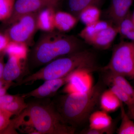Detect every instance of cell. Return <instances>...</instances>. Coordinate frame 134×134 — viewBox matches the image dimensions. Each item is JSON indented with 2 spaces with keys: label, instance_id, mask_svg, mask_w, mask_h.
<instances>
[{
  "label": "cell",
  "instance_id": "1",
  "mask_svg": "<svg viewBox=\"0 0 134 134\" xmlns=\"http://www.w3.org/2000/svg\"><path fill=\"white\" fill-rule=\"evenodd\" d=\"M36 100L27 103L26 108L20 114L28 120L15 119L17 127L25 126V130L33 134H72L76 129L64 121L52 100Z\"/></svg>",
  "mask_w": 134,
  "mask_h": 134
},
{
  "label": "cell",
  "instance_id": "2",
  "mask_svg": "<svg viewBox=\"0 0 134 134\" xmlns=\"http://www.w3.org/2000/svg\"><path fill=\"white\" fill-rule=\"evenodd\" d=\"M105 83L99 81L83 93L66 94L52 100L53 104L68 125L75 128L89 119L99 103Z\"/></svg>",
  "mask_w": 134,
  "mask_h": 134
},
{
  "label": "cell",
  "instance_id": "3",
  "mask_svg": "<svg viewBox=\"0 0 134 134\" xmlns=\"http://www.w3.org/2000/svg\"><path fill=\"white\" fill-rule=\"evenodd\" d=\"M81 40L74 36L53 31L44 32L29 52L28 67L34 69L58 58L82 50Z\"/></svg>",
  "mask_w": 134,
  "mask_h": 134
},
{
  "label": "cell",
  "instance_id": "4",
  "mask_svg": "<svg viewBox=\"0 0 134 134\" xmlns=\"http://www.w3.org/2000/svg\"><path fill=\"white\" fill-rule=\"evenodd\" d=\"M82 68L89 69L94 71L98 69L95 55L88 50H82L54 60L38 71L18 81L14 85L31 84L40 80L46 81L61 78L76 70Z\"/></svg>",
  "mask_w": 134,
  "mask_h": 134
},
{
  "label": "cell",
  "instance_id": "5",
  "mask_svg": "<svg viewBox=\"0 0 134 134\" xmlns=\"http://www.w3.org/2000/svg\"><path fill=\"white\" fill-rule=\"evenodd\" d=\"M134 79V41H121L113 50L110 62L102 69Z\"/></svg>",
  "mask_w": 134,
  "mask_h": 134
},
{
  "label": "cell",
  "instance_id": "6",
  "mask_svg": "<svg viewBox=\"0 0 134 134\" xmlns=\"http://www.w3.org/2000/svg\"><path fill=\"white\" fill-rule=\"evenodd\" d=\"M37 13L23 16L10 25L5 33L8 36L10 41L25 43L28 45L38 30Z\"/></svg>",
  "mask_w": 134,
  "mask_h": 134
},
{
  "label": "cell",
  "instance_id": "7",
  "mask_svg": "<svg viewBox=\"0 0 134 134\" xmlns=\"http://www.w3.org/2000/svg\"><path fill=\"white\" fill-rule=\"evenodd\" d=\"M92 70L82 68L72 72L68 81L65 85L62 92L65 94L83 93L93 86Z\"/></svg>",
  "mask_w": 134,
  "mask_h": 134
},
{
  "label": "cell",
  "instance_id": "8",
  "mask_svg": "<svg viewBox=\"0 0 134 134\" xmlns=\"http://www.w3.org/2000/svg\"><path fill=\"white\" fill-rule=\"evenodd\" d=\"M70 74L61 78L44 81V82L38 88L23 93L21 96L25 99L31 97L38 99L50 98L55 96L60 88L68 82Z\"/></svg>",
  "mask_w": 134,
  "mask_h": 134
},
{
  "label": "cell",
  "instance_id": "9",
  "mask_svg": "<svg viewBox=\"0 0 134 134\" xmlns=\"http://www.w3.org/2000/svg\"><path fill=\"white\" fill-rule=\"evenodd\" d=\"M49 6H50L43 0H15L12 15L5 23L11 25L23 16L37 13Z\"/></svg>",
  "mask_w": 134,
  "mask_h": 134
},
{
  "label": "cell",
  "instance_id": "10",
  "mask_svg": "<svg viewBox=\"0 0 134 134\" xmlns=\"http://www.w3.org/2000/svg\"><path fill=\"white\" fill-rule=\"evenodd\" d=\"M7 63L4 65L3 78L8 81L13 82L15 80L18 81L23 78L26 74L28 63L27 60H23L13 56L8 57Z\"/></svg>",
  "mask_w": 134,
  "mask_h": 134
},
{
  "label": "cell",
  "instance_id": "11",
  "mask_svg": "<svg viewBox=\"0 0 134 134\" xmlns=\"http://www.w3.org/2000/svg\"><path fill=\"white\" fill-rule=\"evenodd\" d=\"M119 34L117 26L111 24L96 33L86 43L98 49H108Z\"/></svg>",
  "mask_w": 134,
  "mask_h": 134
},
{
  "label": "cell",
  "instance_id": "12",
  "mask_svg": "<svg viewBox=\"0 0 134 134\" xmlns=\"http://www.w3.org/2000/svg\"><path fill=\"white\" fill-rule=\"evenodd\" d=\"M134 0H111L107 14L110 21L116 26L129 13Z\"/></svg>",
  "mask_w": 134,
  "mask_h": 134
},
{
  "label": "cell",
  "instance_id": "13",
  "mask_svg": "<svg viewBox=\"0 0 134 134\" xmlns=\"http://www.w3.org/2000/svg\"><path fill=\"white\" fill-rule=\"evenodd\" d=\"M56 8L46 7L39 11L37 14V25L38 30L44 32L54 31L55 29V15Z\"/></svg>",
  "mask_w": 134,
  "mask_h": 134
},
{
  "label": "cell",
  "instance_id": "14",
  "mask_svg": "<svg viewBox=\"0 0 134 134\" xmlns=\"http://www.w3.org/2000/svg\"><path fill=\"white\" fill-rule=\"evenodd\" d=\"M90 127L104 130L107 134L113 132V120L108 113L101 110L93 111L89 117Z\"/></svg>",
  "mask_w": 134,
  "mask_h": 134
},
{
  "label": "cell",
  "instance_id": "15",
  "mask_svg": "<svg viewBox=\"0 0 134 134\" xmlns=\"http://www.w3.org/2000/svg\"><path fill=\"white\" fill-rule=\"evenodd\" d=\"M105 73L103 81L108 86L115 85L129 95L134 100V89L127 81L125 77L107 71H103Z\"/></svg>",
  "mask_w": 134,
  "mask_h": 134
},
{
  "label": "cell",
  "instance_id": "16",
  "mask_svg": "<svg viewBox=\"0 0 134 134\" xmlns=\"http://www.w3.org/2000/svg\"><path fill=\"white\" fill-rule=\"evenodd\" d=\"M78 19L72 13L56 11L54 19L55 29L62 32L69 31L76 25Z\"/></svg>",
  "mask_w": 134,
  "mask_h": 134
},
{
  "label": "cell",
  "instance_id": "17",
  "mask_svg": "<svg viewBox=\"0 0 134 134\" xmlns=\"http://www.w3.org/2000/svg\"><path fill=\"white\" fill-rule=\"evenodd\" d=\"M99 103L101 110L108 113L116 111L120 108L122 102L109 89L103 92L100 96Z\"/></svg>",
  "mask_w": 134,
  "mask_h": 134
},
{
  "label": "cell",
  "instance_id": "18",
  "mask_svg": "<svg viewBox=\"0 0 134 134\" xmlns=\"http://www.w3.org/2000/svg\"><path fill=\"white\" fill-rule=\"evenodd\" d=\"M25 43L10 41L5 51L8 57L13 56L23 60H27L29 50Z\"/></svg>",
  "mask_w": 134,
  "mask_h": 134
},
{
  "label": "cell",
  "instance_id": "19",
  "mask_svg": "<svg viewBox=\"0 0 134 134\" xmlns=\"http://www.w3.org/2000/svg\"><path fill=\"white\" fill-rule=\"evenodd\" d=\"M108 22L99 20L92 24L85 25L79 34L81 38L87 42L91 38L101 30L111 25Z\"/></svg>",
  "mask_w": 134,
  "mask_h": 134
},
{
  "label": "cell",
  "instance_id": "20",
  "mask_svg": "<svg viewBox=\"0 0 134 134\" xmlns=\"http://www.w3.org/2000/svg\"><path fill=\"white\" fill-rule=\"evenodd\" d=\"M100 11L98 7L89 6L80 12L78 19L85 25L92 24L100 20Z\"/></svg>",
  "mask_w": 134,
  "mask_h": 134
},
{
  "label": "cell",
  "instance_id": "21",
  "mask_svg": "<svg viewBox=\"0 0 134 134\" xmlns=\"http://www.w3.org/2000/svg\"><path fill=\"white\" fill-rule=\"evenodd\" d=\"M103 0H68V5L72 14L78 18L80 12L89 6L98 7Z\"/></svg>",
  "mask_w": 134,
  "mask_h": 134
},
{
  "label": "cell",
  "instance_id": "22",
  "mask_svg": "<svg viewBox=\"0 0 134 134\" xmlns=\"http://www.w3.org/2000/svg\"><path fill=\"white\" fill-rule=\"evenodd\" d=\"M117 28L119 34L122 38L134 41V23L130 12L120 23Z\"/></svg>",
  "mask_w": 134,
  "mask_h": 134
},
{
  "label": "cell",
  "instance_id": "23",
  "mask_svg": "<svg viewBox=\"0 0 134 134\" xmlns=\"http://www.w3.org/2000/svg\"><path fill=\"white\" fill-rule=\"evenodd\" d=\"M120 108V109L121 122L117 130V133L134 134V122L125 111L122 102Z\"/></svg>",
  "mask_w": 134,
  "mask_h": 134
},
{
  "label": "cell",
  "instance_id": "24",
  "mask_svg": "<svg viewBox=\"0 0 134 134\" xmlns=\"http://www.w3.org/2000/svg\"><path fill=\"white\" fill-rule=\"evenodd\" d=\"M24 99L20 95L18 98L2 106L0 108L9 112L14 115H19L27 107V103H25Z\"/></svg>",
  "mask_w": 134,
  "mask_h": 134
},
{
  "label": "cell",
  "instance_id": "25",
  "mask_svg": "<svg viewBox=\"0 0 134 134\" xmlns=\"http://www.w3.org/2000/svg\"><path fill=\"white\" fill-rule=\"evenodd\" d=\"M15 0H0V21L5 23L12 15Z\"/></svg>",
  "mask_w": 134,
  "mask_h": 134
},
{
  "label": "cell",
  "instance_id": "26",
  "mask_svg": "<svg viewBox=\"0 0 134 134\" xmlns=\"http://www.w3.org/2000/svg\"><path fill=\"white\" fill-rule=\"evenodd\" d=\"M109 86L110 90L114 93L121 101L126 105L128 108L134 105V99L127 93L115 85H111Z\"/></svg>",
  "mask_w": 134,
  "mask_h": 134
},
{
  "label": "cell",
  "instance_id": "27",
  "mask_svg": "<svg viewBox=\"0 0 134 134\" xmlns=\"http://www.w3.org/2000/svg\"><path fill=\"white\" fill-rule=\"evenodd\" d=\"M14 114L8 111L0 115V133H3L10 123V117Z\"/></svg>",
  "mask_w": 134,
  "mask_h": 134
},
{
  "label": "cell",
  "instance_id": "28",
  "mask_svg": "<svg viewBox=\"0 0 134 134\" xmlns=\"http://www.w3.org/2000/svg\"><path fill=\"white\" fill-rule=\"evenodd\" d=\"M10 41L8 36L5 32H0V54H5V50Z\"/></svg>",
  "mask_w": 134,
  "mask_h": 134
},
{
  "label": "cell",
  "instance_id": "29",
  "mask_svg": "<svg viewBox=\"0 0 134 134\" xmlns=\"http://www.w3.org/2000/svg\"><path fill=\"white\" fill-rule=\"evenodd\" d=\"M20 96L19 95H11L6 94L0 97V107L18 98Z\"/></svg>",
  "mask_w": 134,
  "mask_h": 134
},
{
  "label": "cell",
  "instance_id": "30",
  "mask_svg": "<svg viewBox=\"0 0 134 134\" xmlns=\"http://www.w3.org/2000/svg\"><path fill=\"white\" fill-rule=\"evenodd\" d=\"M81 133L86 134H107L106 132L104 130H99L89 127V129L85 130L81 132Z\"/></svg>",
  "mask_w": 134,
  "mask_h": 134
},
{
  "label": "cell",
  "instance_id": "31",
  "mask_svg": "<svg viewBox=\"0 0 134 134\" xmlns=\"http://www.w3.org/2000/svg\"><path fill=\"white\" fill-rule=\"evenodd\" d=\"M14 83L13 82H11L5 86L1 87L0 88V97H1L3 95L7 94V91L8 89L9 88L10 86L14 85Z\"/></svg>",
  "mask_w": 134,
  "mask_h": 134
},
{
  "label": "cell",
  "instance_id": "32",
  "mask_svg": "<svg viewBox=\"0 0 134 134\" xmlns=\"http://www.w3.org/2000/svg\"><path fill=\"white\" fill-rule=\"evenodd\" d=\"M43 1L47 3L50 6L54 7L56 8L61 0H43Z\"/></svg>",
  "mask_w": 134,
  "mask_h": 134
},
{
  "label": "cell",
  "instance_id": "33",
  "mask_svg": "<svg viewBox=\"0 0 134 134\" xmlns=\"http://www.w3.org/2000/svg\"><path fill=\"white\" fill-rule=\"evenodd\" d=\"M127 114L131 119L134 120V105L128 108Z\"/></svg>",
  "mask_w": 134,
  "mask_h": 134
},
{
  "label": "cell",
  "instance_id": "34",
  "mask_svg": "<svg viewBox=\"0 0 134 134\" xmlns=\"http://www.w3.org/2000/svg\"><path fill=\"white\" fill-rule=\"evenodd\" d=\"M4 63L3 62L2 60H0V79H2L3 74V68H4Z\"/></svg>",
  "mask_w": 134,
  "mask_h": 134
},
{
  "label": "cell",
  "instance_id": "35",
  "mask_svg": "<svg viewBox=\"0 0 134 134\" xmlns=\"http://www.w3.org/2000/svg\"><path fill=\"white\" fill-rule=\"evenodd\" d=\"M10 82H11V81H5L3 78L0 79V88L5 86L7 84Z\"/></svg>",
  "mask_w": 134,
  "mask_h": 134
},
{
  "label": "cell",
  "instance_id": "36",
  "mask_svg": "<svg viewBox=\"0 0 134 134\" xmlns=\"http://www.w3.org/2000/svg\"><path fill=\"white\" fill-rule=\"evenodd\" d=\"M7 111H6V110H3V109H1V108H0V115L4 113H5Z\"/></svg>",
  "mask_w": 134,
  "mask_h": 134
},
{
  "label": "cell",
  "instance_id": "37",
  "mask_svg": "<svg viewBox=\"0 0 134 134\" xmlns=\"http://www.w3.org/2000/svg\"><path fill=\"white\" fill-rule=\"evenodd\" d=\"M5 54H0V60H2L3 59V56L5 55Z\"/></svg>",
  "mask_w": 134,
  "mask_h": 134
},
{
  "label": "cell",
  "instance_id": "38",
  "mask_svg": "<svg viewBox=\"0 0 134 134\" xmlns=\"http://www.w3.org/2000/svg\"><path fill=\"white\" fill-rule=\"evenodd\" d=\"M132 20H133V22L134 23V10L133 12V14H132Z\"/></svg>",
  "mask_w": 134,
  "mask_h": 134
}]
</instances>
